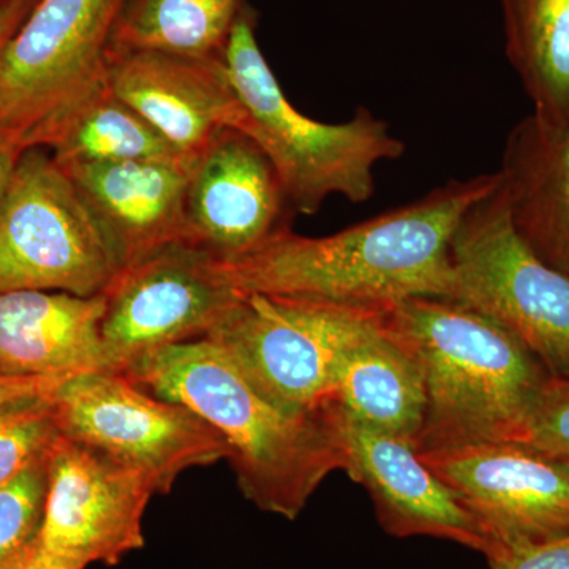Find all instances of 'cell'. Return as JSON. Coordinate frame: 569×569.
Listing matches in <instances>:
<instances>
[{
	"mask_svg": "<svg viewBox=\"0 0 569 569\" xmlns=\"http://www.w3.org/2000/svg\"><path fill=\"white\" fill-rule=\"evenodd\" d=\"M36 0H0V54Z\"/></svg>",
	"mask_w": 569,
	"mask_h": 569,
	"instance_id": "28",
	"label": "cell"
},
{
	"mask_svg": "<svg viewBox=\"0 0 569 569\" xmlns=\"http://www.w3.org/2000/svg\"><path fill=\"white\" fill-rule=\"evenodd\" d=\"M59 433L50 396L0 407V485L47 456Z\"/></svg>",
	"mask_w": 569,
	"mask_h": 569,
	"instance_id": "24",
	"label": "cell"
},
{
	"mask_svg": "<svg viewBox=\"0 0 569 569\" xmlns=\"http://www.w3.org/2000/svg\"><path fill=\"white\" fill-rule=\"evenodd\" d=\"M126 376L211 425L227 441L242 496L269 515L295 520L346 467L335 408L280 406L208 337L163 348Z\"/></svg>",
	"mask_w": 569,
	"mask_h": 569,
	"instance_id": "2",
	"label": "cell"
},
{
	"mask_svg": "<svg viewBox=\"0 0 569 569\" xmlns=\"http://www.w3.org/2000/svg\"><path fill=\"white\" fill-rule=\"evenodd\" d=\"M222 261L176 242L122 269L104 291L102 337L118 372L190 340L204 339L238 301Z\"/></svg>",
	"mask_w": 569,
	"mask_h": 569,
	"instance_id": "10",
	"label": "cell"
},
{
	"mask_svg": "<svg viewBox=\"0 0 569 569\" xmlns=\"http://www.w3.org/2000/svg\"><path fill=\"white\" fill-rule=\"evenodd\" d=\"M223 61L252 123L250 138L271 159L296 212L316 216L329 197L366 203L376 193L377 164L406 153L388 122L365 107L340 123L318 122L296 110L260 50L253 11L247 7Z\"/></svg>",
	"mask_w": 569,
	"mask_h": 569,
	"instance_id": "4",
	"label": "cell"
},
{
	"mask_svg": "<svg viewBox=\"0 0 569 569\" xmlns=\"http://www.w3.org/2000/svg\"><path fill=\"white\" fill-rule=\"evenodd\" d=\"M48 455L0 485V569L28 567L39 553Z\"/></svg>",
	"mask_w": 569,
	"mask_h": 569,
	"instance_id": "23",
	"label": "cell"
},
{
	"mask_svg": "<svg viewBox=\"0 0 569 569\" xmlns=\"http://www.w3.org/2000/svg\"><path fill=\"white\" fill-rule=\"evenodd\" d=\"M156 490L141 475L62 433L48 451L39 556L86 569L144 548L142 518Z\"/></svg>",
	"mask_w": 569,
	"mask_h": 569,
	"instance_id": "12",
	"label": "cell"
},
{
	"mask_svg": "<svg viewBox=\"0 0 569 569\" xmlns=\"http://www.w3.org/2000/svg\"><path fill=\"white\" fill-rule=\"evenodd\" d=\"M119 269L99 224L50 151L22 152L0 203V293L102 295Z\"/></svg>",
	"mask_w": 569,
	"mask_h": 569,
	"instance_id": "9",
	"label": "cell"
},
{
	"mask_svg": "<svg viewBox=\"0 0 569 569\" xmlns=\"http://www.w3.org/2000/svg\"><path fill=\"white\" fill-rule=\"evenodd\" d=\"M500 182L498 170L449 179L411 203L323 238L283 231L241 260L222 261L223 274L241 295L365 309H391L413 298L448 299L452 236Z\"/></svg>",
	"mask_w": 569,
	"mask_h": 569,
	"instance_id": "1",
	"label": "cell"
},
{
	"mask_svg": "<svg viewBox=\"0 0 569 569\" xmlns=\"http://www.w3.org/2000/svg\"><path fill=\"white\" fill-rule=\"evenodd\" d=\"M127 0H36L0 54V144L48 149L108 88V56Z\"/></svg>",
	"mask_w": 569,
	"mask_h": 569,
	"instance_id": "5",
	"label": "cell"
},
{
	"mask_svg": "<svg viewBox=\"0 0 569 569\" xmlns=\"http://www.w3.org/2000/svg\"><path fill=\"white\" fill-rule=\"evenodd\" d=\"M488 561L490 569H569V537Z\"/></svg>",
	"mask_w": 569,
	"mask_h": 569,
	"instance_id": "26",
	"label": "cell"
},
{
	"mask_svg": "<svg viewBox=\"0 0 569 569\" xmlns=\"http://www.w3.org/2000/svg\"><path fill=\"white\" fill-rule=\"evenodd\" d=\"M107 81L116 97L189 162L224 129L252 133L223 59L200 61L163 52L110 50Z\"/></svg>",
	"mask_w": 569,
	"mask_h": 569,
	"instance_id": "14",
	"label": "cell"
},
{
	"mask_svg": "<svg viewBox=\"0 0 569 569\" xmlns=\"http://www.w3.org/2000/svg\"><path fill=\"white\" fill-rule=\"evenodd\" d=\"M498 171L520 238L569 277V119L530 112L509 130Z\"/></svg>",
	"mask_w": 569,
	"mask_h": 569,
	"instance_id": "18",
	"label": "cell"
},
{
	"mask_svg": "<svg viewBox=\"0 0 569 569\" xmlns=\"http://www.w3.org/2000/svg\"><path fill=\"white\" fill-rule=\"evenodd\" d=\"M22 569H73L67 567V565L58 563V561L47 559V557L39 556L37 553L36 559L28 565V567Z\"/></svg>",
	"mask_w": 569,
	"mask_h": 569,
	"instance_id": "30",
	"label": "cell"
},
{
	"mask_svg": "<svg viewBox=\"0 0 569 569\" xmlns=\"http://www.w3.org/2000/svg\"><path fill=\"white\" fill-rule=\"evenodd\" d=\"M61 380L51 378L17 377L0 372V407L20 400L36 399V397L50 396L52 389Z\"/></svg>",
	"mask_w": 569,
	"mask_h": 569,
	"instance_id": "27",
	"label": "cell"
},
{
	"mask_svg": "<svg viewBox=\"0 0 569 569\" xmlns=\"http://www.w3.org/2000/svg\"><path fill=\"white\" fill-rule=\"evenodd\" d=\"M505 52L533 114L569 119V0H500Z\"/></svg>",
	"mask_w": 569,
	"mask_h": 569,
	"instance_id": "20",
	"label": "cell"
},
{
	"mask_svg": "<svg viewBox=\"0 0 569 569\" xmlns=\"http://www.w3.org/2000/svg\"><path fill=\"white\" fill-rule=\"evenodd\" d=\"M419 458L452 489L489 542L486 559L569 537V463L522 441H490Z\"/></svg>",
	"mask_w": 569,
	"mask_h": 569,
	"instance_id": "11",
	"label": "cell"
},
{
	"mask_svg": "<svg viewBox=\"0 0 569 569\" xmlns=\"http://www.w3.org/2000/svg\"><path fill=\"white\" fill-rule=\"evenodd\" d=\"M388 312L343 356L329 406L350 421L415 447L425 425V369Z\"/></svg>",
	"mask_w": 569,
	"mask_h": 569,
	"instance_id": "19",
	"label": "cell"
},
{
	"mask_svg": "<svg viewBox=\"0 0 569 569\" xmlns=\"http://www.w3.org/2000/svg\"><path fill=\"white\" fill-rule=\"evenodd\" d=\"M518 441L569 463V380L557 377L546 380Z\"/></svg>",
	"mask_w": 569,
	"mask_h": 569,
	"instance_id": "25",
	"label": "cell"
},
{
	"mask_svg": "<svg viewBox=\"0 0 569 569\" xmlns=\"http://www.w3.org/2000/svg\"><path fill=\"white\" fill-rule=\"evenodd\" d=\"M22 152L11 146L0 144V203H2L3 194L9 189L11 176L17 170Z\"/></svg>",
	"mask_w": 569,
	"mask_h": 569,
	"instance_id": "29",
	"label": "cell"
},
{
	"mask_svg": "<svg viewBox=\"0 0 569 569\" xmlns=\"http://www.w3.org/2000/svg\"><path fill=\"white\" fill-rule=\"evenodd\" d=\"M448 299L503 326L550 377L569 380V277L523 242L503 181L460 220Z\"/></svg>",
	"mask_w": 569,
	"mask_h": 569,
	"instance_id": "6",
	"label": "cell"
},
{
	"mask_svg": "<svg viewBox=\"0 0 569 569\" xmlns=\"http://www.w3.org/2000/svg\"><path fill=\"white\" fill-rule=\"evenodd\" d=\"M50 402L62 436L141 475L159 496L170 493L183 471L228 458L227 441L204 419L122 372L63 378Z\"/></svg>",
	"mask_w": 569,
	"mask_h": 569,
	"instance_id": "8",
	"label": "cell"
},
{
	"mask_svg": "<svg viewBox=\"0 0 569 569\" xmlns=\"http://www.w3.org/2000/svg\"><path fill=\"white\" fill-rule=\"evenodd\" d=\"M61 167L84 163L163 162L189 164L162 133L132 107L104 89L71 116L48 146Z\"/></svg>",
	"mask_w": 569,
	"mask_h": 569,
	"instance_id": "22",
	"label": "cell"
},
{
	"mask_svg": "<svg viewBox=\"0 0 569 569\" xmlns=\"http://www.w3.org/2000/svg\"><path fill=\"white\" fill-rule=\"evenodd\" d=\"M104 293H0V372L63 380L112 366L102 337Z\"/></svg>",
	"mask_w": 569,
	"mask_h": 569,
	"instance_id": "17",
	"label": "cell"
},
{
	"mask_svg": "<svg viewBox=\"0 0 569 569\" xmlns=\"http://www.w3.org/2000/svg\"><path fill=\"white\" fill-rule=\"evenodd\" d=\"M388 313L425 369L418 452L519 440L550 376L511 332L447 298L408 299Z\"/></svg>",
	"mask_w": 569,
	"mask_h": 569,
	"instance_id": "3",
	"label": "cell"
},
{
	"mask_svg": "<svg viewBox=\"0 0 569 569\" xmlns=\"http://www.w3.org/2000/svg\"><path fill=\"white\" fill-rule=\"evenodd\" d=\"M62 168L99 224L119 272L163 247L192 242L186 216L189 164L126 162Z\"/></svg>",
	"mask_w": 569,
	"mask_h": 569,
	"instance_id": "16",
	"label": "cell"
},
{
	"mask_svg": "<svg viewBox=\"0 0 569 569\" xmlns=\"http://www.w3.org/2000/svg\"><path fill=\"white\" fill-rule=\"evenodd\" d=\"M246 0H127L110 50L152 51L179 58L223 59Z\"/></svg>",
	"mask_w": 569,
	"mask_h": 569,
	"instance_id": "21",
	"label": "cell"
},
{
	"mask_svg": "<svg viewBox=\"0 0 569 569\" xmlns=\"http://www.w3.org/2000/svg\"><path fill=\"white\" fill-rule=\"evenodd\" d=\"M335 411L343 471L369 492L381 529L395 538L447 539L488 556V538L478 520L422 462L413 443Z\"/></svg>",
	"mask_w": 569,
	"mask_h": 569,
	"instance_id": "15",
	"label": "cell"
},
{
	"mask_svg": "<svg viewBox=\"0 0 569 569\" xmlns=\"http://www.w3.org/2000/svg\"><path fill=\"white\" fill-rule=\"evenodd\" d=\"M295 212L271 159L239 130H222L190 168V238L223 263L241 260L291 230Z\"/></svg>",
	"mask_w": 569,
	"mask_h": 569,
	"instance_id": "13",
	"label": "cell"
},
{
	"mask_svg": "<svg viewBox=\"0 0 569 569\" xmlns=\"http://www.w3.org/2000/svg\"><path fill=\"white\" fill-rule=\"evenodd\" d=\"M387 310L241 295L208 339L280 406L320 411L329 406L343 356Z\"/></svg>",
	"mask_w": 569,
	"mask_h": 569,
	"instance_id": "7",
	"label": "cell"
}]
</instances>
